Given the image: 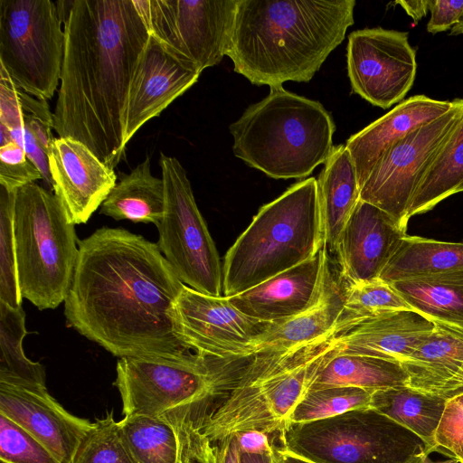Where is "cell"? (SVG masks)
Segmentation results:
<instances>
[{"instance_id":"7402d4cb","label":"cell","mask_w":463,"mask_h":463,"mask_svg":"<svg viewBox=\"0 0 463 463\" xmlns=\"http://www.w3.org/2000/svg\"><path fill=\"white\" fill-rule=\"evenodd\" d=\"M435 324L413 309L388 312L340 335L342 350L402 363L432 333Z\"/></svg>"},{"instance_id":"7dc6e473","label":"cell","mask_w":463,"mask_h":463,"mask_svg":"<svg viewBox=\"0 0 463 463\" xmlns=\"http://www.w3.org/2000/svg\"><path fill=\"white\" fill-rule=\"evenodd\" d=\"M239 463H273L272 450L262 454L239 452Z\"/></svg>"},{"instance_id":"7bdbcfd3","label":"cell","mask_w":463,"mask_h":463,"mask_svg":"<svg viewBox=\"0 0 463 463\" xmlns=\"http://www.w3.org/2000/svg\"><path fill=\"white\" fill-rule=\"evenodd\" d=\"M215 456V463H239L237 436L231 435L218 445Z\"/></svg>"},{"instance_id":"74e56055","label":"cell","mask_w":463,"mask_h":463,"mask_svg":"<svg viewBox=\"0 0 463 463\" xmlns=\"http://www.w3.org/2000/svg\"><path fill=\"white\" fill-rule=\"evenodd\" d=\"M0 460L2 463H60L35 437L2 413Z\"/></svg>"},{"instance_id":"4dcf8cb0","label":"cell","mask_w":463,"mask_h":463,"mask_svg":"<svg viewBox=\"0 0 463 463\" xmlns=\"http://www.w3.org/2000/svg\"><path fill=\"white\" fill-rule=\"evenodd\" d=\"M460 192H463V115L418 186L408 218L429 212Z\"/></svg>"},{"instance_id":"7a4b0ae2","label":"cell","mask_w":463,"mask_h":463,"mask_svg":"<svg viewBox=\"0 0 463 463\" xmlns=\"http://www.w3.org/2000/svg\"><path fill=\"white\" fill-rule=\"evenodd\" d=\"M53 129L115 169L125 153L128 92L149 32L134 0H73Z\"/></svg>"},{"instance_id":"b9f144b4","label":"cell","mask_w":463,"mask_h":463,"mask_svg":"<svg viewBox=\"0 0 463 463\" xmlns=\"http://www.w3.org/2000/svg\"><path fill=\"white\" fill-rule=\"evenodd\" d=\"M237 436L239 452L262 454L272 450V442L269 434L255 430H244L235 434Z\"/></svg>"},{"instance_id":"f6af8a7d","label":"cell","mask_w":463,"mask_h":463,"mask_svg":"<svg viewBox=\"0 0 463 463\" xmlns=\"http://www.w3.org/2000/svg\"><path fill=\"white\" fill-rule=\"evenodd\" d=\"M273 463H316L296 454H293L281 446L278 447L272 443Z\"/></svg>"},{"instance_id":"277c9868","label":"cell","mask_w":463,"mask_h":463,"mask_svg":"<svg viewBox=\"0 0 463 463\" xmlns=\"http://www.w3.org/2000/svg\"><path fill=\"white\" fill-rule=\"evenodd\" d=\"M248 360H220L189 350L171 357L118 358L115 384L123 413L168 422L176 436L179 463H215L203 430Z\"/></svg>"},{"instance_id":"ee69618b","label":"cell","mask_w":463,"mask_h":463,"mask_svg":"<svg viewBox=\"0 0 463 463\" xmlns=\"http://www.w3.org/2000/svg\"><path fill=\"white\" fill-rule=\"evenodd\" d=\"M430 2L431 0H402L395 1L394 4L399 5L411 17L414 24H417L427 15L428 11H430Z\"/></svg>"},{"instance_id":"83f0119b","label":"cell","mask_w":463,"mask_h":463,"mask_svg":"<svg viewBox=\"0 0 463 463\" xmlns=\"http://www.w3.org/2000/svg\"><path fill=\"white\" fill-rule=\"evenodd\" d=\"M463 270V242L406 235L380 275L387 283Z\"/></svg>"},{"instance_id":"60d3db41","label":"cell","mask_w":463,"mask_h":463,"mask_svg":"<svg viewBox=\"0 0 463 463\" xmlns=\"http://www.w3.org/2000/svg\"><path fill=\"white\" fill-rule=\"evenodd\" d=\"M427 31L438 33L451 29L463 16V0H431Z\"/></svg>"},{"instance_id":"4316f807","label":"cell","mask_w":463,"mask_h":463,"mask_svg":"<svg viewBox=\"0 0 463 463\" xmlns=\"http://www.w3.org/2000/svg\"><path fill=\"white\" fill-rule=\"evenodd\" d=\"M407 384L408 375L401 363L341 348L319 369L309 390L354 386L373 392Z\"/></svg>"},{"instance_id":"9c48e42d","label":"cell","mask_w":463,"mask_h":463,"mask_svg":"<svg viewBox=\"0 0 463 463\" xmlns=\"http://www.w3.org/2000/svg\"><path fill=\"white\" fill-rule=\"evenodd\" d=\"M279 439L316 463H423L430 454L421 438L372 407L288 423Z\"/></svg>"},{"instance_id":"3957f363","label":"cell","mask_w":463,"mask_h":463,"mask_svg":"<svg viewBox=\"0 0 463 463\" xmlns=\"http://www.w3.org/2000/svg\"><path fill=\"white\" fill-rule=\"evenodd\" d=\"M354 0H238L227 56L254 85L308 82L354 24Z\"/></svg>"},{"instance_id":"d4e9b609","label":"cell","mask_w":463,"mask_h":463,"mask_svg":"<svg viewBox=\"0 0 463 463\" xmlns=\"http://www.w3.org/2000/svg\"><path fill=\"white\" fill-rule=\"evenodd\" d=\"M432 333L402 363L408 386L438 394L463 365V328L433 321Z\"/></svg>"},{"instance_id":"d590c367","label":"cell","mask_w":463,"mask_h":463,"mask_svg":"<svg viewBox=\"0 0 463 463\" xmlns=\"http://www.w3.org/2000/svg\"><path fill=\"white\" fill-rule=\"evenodd\" d=\"M344 289V314L362 321L401 309H411L390 284L376 278L346 283Z\"/></svg>"},{"instance_id":"603a6c76","label":"cell","mask_w":463,"mask_h":463,"mask_svg":"<svg viewBox=\"0 0 463 463\" xmlns=\"http://www.w3.org/2000/svg\"><path fill=\"white\" fill-rule=\"evenodd\" d=\"M343 313L344 289L333 273L327 255L323 290L317 302L297 316L268 324L253 341L250 356L287 350L322 337L335 327Z\"/></svg>"},{"instance_id":"5b68a950","label":"cell","mask_w":463,"mask_h":463,"mask_svg":"<svg viewBox=\"0 0 463 463\" xmlns=\"http://www.w3.org/2000/svg\"><path fill=\"white\" fill-rule=\"evenodd\" d=\"M360 323L343 314L335 327L322 337L250 357L203 430L209 448L216 453L225 439L244 430L280 432L319 369L342 348L340 335Z\"/></svg>"},{"instance_id":"8992f818","label":"cell","mask_w":463,"mask_h":463,"mask_svg":"<svg viewBox=\"0 0 463 463\" xmlns=\"http://www.w3.org/2000/svg\"><path fill=\"white\" fill-rule=\"evenodd\" d=\"M229 130L236 157L269 177L290 179L326 163L335 125L320 102L273 86Z\"/></svg>"},{"instance_id":"8fae6325","label":"cell","mask_w":463,"mask_h":463,"mask_svg":"<svg viewBox=\"0 0 463 463\" xmlns=\"http://www.w3.org/2000/svg\"><path fill=\"white\" fill-rule=\"evenodd\" d=\"M165 212L157 245L180 280L205 295L221 297L222 267L196 204L186 171L175 157L160 153Z\"/></svg>"},{"instance_id":"f546056e","label":"cell","mask_w":463,"mask_h":463,"mask_svg":"<svg viewBox=\"0 0 463 463\" xmlns=\"http://www.w3.org/2000/svg\"><path fill=\"white\" fill-rule=\"evenodd\" d=\"M447 401L439 394L403 385L373 392L370 407L414 432L432 453L435 432Z\"/></svg>"},{"instance_id":"484cf974","label":"cell","mask_w":463,"mask_h":463,"mask_svg":"<svg viewBox=\"0 0 463 463\" xmlns=\"http://www.w3.org/2000/svg\"><path fill=\"white\" fill-rule=\"evenodd\" d=\"M165 212V184L151 172L147 156L118 182L100 206V213L116 221L160 224Z\"/></svg>"},{"instance_id":"44dd1931","label":"cell","mask_w":463,"mask_h":463,"mask_svg":"<svg viewBox=\"0 0 463 463\" xmlns=\"http://www.w3.org/2000/svg\"><path fill=\"white\" fill-rule=\"evenodd\" d=\"M455 100L425 95L402 100L385 115L352 135L345 143L355 165L360 188L378 158L393 144L447 113Z\"/></svg>"},{"instance_id":"4fadbf2b","label":"cell","mask_w":463,"mask_h":463,"mask_svg":"<svg viewBox=\"0 0 463 463\" xmlns=\"http://www.w3.org/2000/svg\"><path fill=\"white\" fill-rule=\"evenodd\" d=\"M454 100L447 113L389 147L361 186L360 200L386 212L404 230L418 186L463 115V99Z\"/></svg>"},{"instance_id":"2e32d148","label":"cell","mask_w":463,"mask_h":463,"mask_svg":"<svg viewBox=\"0 0 463 463\" xmlns=\"http://www.w3.org/2000/svg\"><path fill=\"white\" fill-rule=\"evenodd\" d=\"M48 157L52 191L69 222L86 223L117 184L114 169L71 137H54Z\"/></svg>"},{"instance_id":"9a60e30c","label":"cell","mask_w":463,"mask_h":463,"mask_svg":"<svg viewBox=\"0 0 463 463\" xmlns=\"http://www.w3.org/2000/svg\"><path fill=\"white\" fill-rule=\"evenodd\" d=\"M353 92L383 109L402 102L417 72L409 33L382 27L352 32L346 48Z\"/></svg>"},{"instance_id":"ffe728a7","label":"cell","mask_w":463,"mask_h":463,"mask_svg":"<svg viewBox=\"0 0 463 463\" xmlns=\"http://www.w3.org/2000/svg\"><path fill=\"white\" fill-rule=\"evenodd\" d=\"M327 255L322 248L309 260L228 298L241 312L262 323H276L297 316L319 298Z\"/></svg>"},{"instance_id":"836d02e7","label":"cell","mask_w":463,"mask_h":463,"mask_svg":"<svg viewBox=\"0 0 463 463\" xmlns=\"http://www.w3.org/2000/svg\"><path fill=\"white\" fill-rule=\"evenodd\" d=\"M371 392L354 386L308 390L292 411L288 423L322 420L371 405Z\"/></svg>"},{"instance_id":"1f68e13d","label":"cell","mask_w":463,"mask_h":463,"mask_svg":"<svg viewBox=\"0 0 463 463\" xmlns=\"http://www.w3.org/2000/svg\"><path fill=\"white\" fill-rule=\"evenodd\" d=\"M27 335L23 307L0 301V383L26 388H46L44 366L26 357L23 340Z\"/></svg>"},{"instance_id":"cb8c5ba5","label":"cell","mask_w":463,"mask_h":463,"mask_svg":"<svg viewBox=\"0 0 463 463\" xmlns=\"http://www.w3.org/2000/svg\"><path fill=\"white\" fill-rule=\"evenodd\" d=\"M317 180L324 248L337 252L339 240L360 200L354 160L345 145L334 146Z\"/></svg>"},{"instance_id":"ba28073f","label":"cell","mask_w":463,"mask_h":463,"mask_svg":"<svg viewBox=\"0 0 463 463\" xmlns=\"http://www.w3.org/2000/svg\"><path fill=\"white\" fill-rule=\"evenodd\" d=\"M14 236L20 291L40 310L65 301L79 257V241L58 199L34 183L16 191Z\"/></svg>"},{"instance_id":"e575fe53","label":"cell","mask_w":463,"mask_h":463,"mask_svg":"<svg viewBox=\"0 0 463 463\" xmlns=\"http://www.w3.org/2000/svg\"><path fill=\"white\" fill-rule=\"evenodd\" d=\"M16 192L0 185V301L14 308L23 307L14 236Z\"/></svg>"},{"instance_id":"d6986e66","label":"cell","mask_w":463,"mask_h":463,"mask_svg":"<svg viewBox=\"0 0 463 463\" xmlns=\"http://www.w3.org/2000/svg\"><path fill=\"white\" fill-rule=\"evenodd\" d=\"M406 231L383 210L359 200L339 240L341 277L346 283L379 278Z\"/></svg>"},{"instance_id":"5bb4252c","label":"cell","mask_w":463,"mask_h":463,"mask_svg":"<svg viewBox=\"0 0 463 463\" xmlns=\"http://www.w3.org/2000/svg\"><path fill=\"white\" fill-rule=\"evenodd\" d=\"M170 316L184 348L225 361L250 359L253 341L268 326L241 312L227 297L205 295L185 285Z\"/></svg>"},{"instance_id":"7c38bea8","label":"cell","mask_w":463,"mask_h":463,"mask_svg":"<svg viewBox=\"0 0 463 463\" xmlns=\"http://www.w3.org/2000/svg\"><path fill=\"white\" fill-rule=\"evenodd\" d=\"M134 1L149 34L200 72L227 54L238 0Z\"/></svg>"},{"instance_id":"ab89813d","label":"cell","mask_w":463,"mask_h":463,"mask_svg":"<svg viewBox=\"0 0 463 463\" xmlns=\"http://www.w3.org/2000/svg\"><path fill=\"white\" fill-rule=\"evenodd\" d=\"M433 452L463 463V392L448 399L435 432Z\"/></svg>"},{"instance_id":"52a82bcc","label":"cell","mask_w":463,"mask_h":463,"mask_svg":"<svg viewBox=\"0 0 463 463\" xmlns=\"http://www.w3.org/2000/svg\"><path fill=\"white\" fill-rule=\"evenodd\" d=\"M324 248L314 177L263 205L225 254L222 293L232 297L315 256Z\"/></svg>"},{"instance_id":"e0dca14e","label":"cell","mask_w":463,"mask_h":463,"mask_svg":"<svg viewBox=\"0 0 463 463\" xmlns=\"http://www.w3.org/2000/svg\"><path fill=\"white\" fill-rule=\"evenodd\" d=\"M201 73L193 64L171 54L149 34L128 92L127 144L144 124L158 117L190 89Z\"/></svg>"},{"instance_id":"d6a6232c","label":"cell","mask_w":463,"mask_h":463,"mask_svg":"<svg viewBox=\"0 0 463 463\" xmlns=\"http://www.w3.org/2000/svg\"><path fill=\"white\" fill-rule=\"evenodd\" d=\"M118 422L123 440L136 463H179L175 433L163 419L125 415Z\"/></svg>"},{"instance_id":"bcb514c9","label":"cell","mask_w":463,"mask_h":463,"mask_svg":"<svg viewBox=\"0 0 463 463\" xmlns=\"http://www.w3.org/2000/svg\"><path fill=\"white\" fill-rule=\"evenodd\" d=\"M463 392V365L458 373L449 380L438 394L446 399Z\"/></svg>"},{"instance_id":"6da1fadb","label":"cell","mask_w":463,"mask_h":463,"mask_svg":"<svg viewBox=\"0 0 463 463\" xmlns=\"http://www.w3.org/2000/svg\"><path fill=\"white\" fill-rule=\"evenodd\" d=\"M184 286L157 243L102 227L79 241L64 316L69 326L118 358L171 357L187 350L170 316Z\"/></svg>"},{"instance_id":"f1b7e54d","label":"cell","mask_w":463,"mask_h":463,"mask_svg":"<svg viewBox=\"0 0 463 463\" xmlns=\"http://www.w3.org/2000/svg\"><path fill=\"white\" fill-rule=\"evenodd\" d=\"M409 307L432 321L463 328V270L391 283Z\"/></svg>"},{"instance_id":"ac0fdd59","label":"cell","mask_w":463,"mask_h":463,"mask_svg":"<svg viewBox=\"0 0 463 463\" xmlns=\"http://www.w3.org/2000/svg\"><path fill=\"white\" fill-rule=\"evenodd\" d=\"M0 413L43 444L60 463H71L93 422L66 411L46 388L0 383Z\"/></svg>"},{"instance_id":"8d00e7d4","label":"cell","mask_w":463,"mask_h":463,"mask_svg":"<svg viewBox=\"0 0 463 463\" xmlns=\"http://www.w3.org/2000/svg\"><path fill=\"white\" fill-rule=\"evenodd\" d=\"M71 463H136L112 411L93 422L79 444Z\"/></svg>"},{"instance_id":"f35d334b","label":"cell","mask_w":463,"mask_h":463,"mask_svg":"<svg viewBox=\"0 0 463 463\" xmlns=\"http://www.w3.org/2000/svg\"><path fill=\"white\" fill-rule=\"evenodd\" d=\"M40 179L43 180L42 175L24 148L0 128V185L16 192Z\"/></svg>"},{"instance_id":"c3c4849f","label":"cell","mask_w":463,"mask_h":463,"mask_svg":"<svg viewBox=\"0 0 463 463\" xmlns=\"http://www.w3.org/2000/svg\"><path fill=\"white\" fill-rule=\"evenodd\" d=\"M463 33V16L451 29L449 35H459Z\"/></svg>"},{"instance_id":"681fc988","label":"cell","mask_w":463,"mask_h":463,"mask_svg":"<svg viewBox=\"0 0 463 463\" xmlns=\"http://www.w3.org/2000/svg\"><path fill=\"white\" fill-rule=\"evenodd\" d=\"M423 463H458L455 459L449 458V460L446 461H432L429 456L425 458Z\"/></svg>"},{"instance_id":"30bf717a","label":"cell","mask_w":463,"mask_h":463,"mask_svg":"<svg viewBox=\"0 0 463 463\" xmlns=\"http://www.w3.org/2000/svg\"><path fill=\"white\" fill-rule=\"evenodd\" d=\"M62 22L57 2L0 0V65L38 99H52L61 80Z\"/></svg>"}]
</instances>
